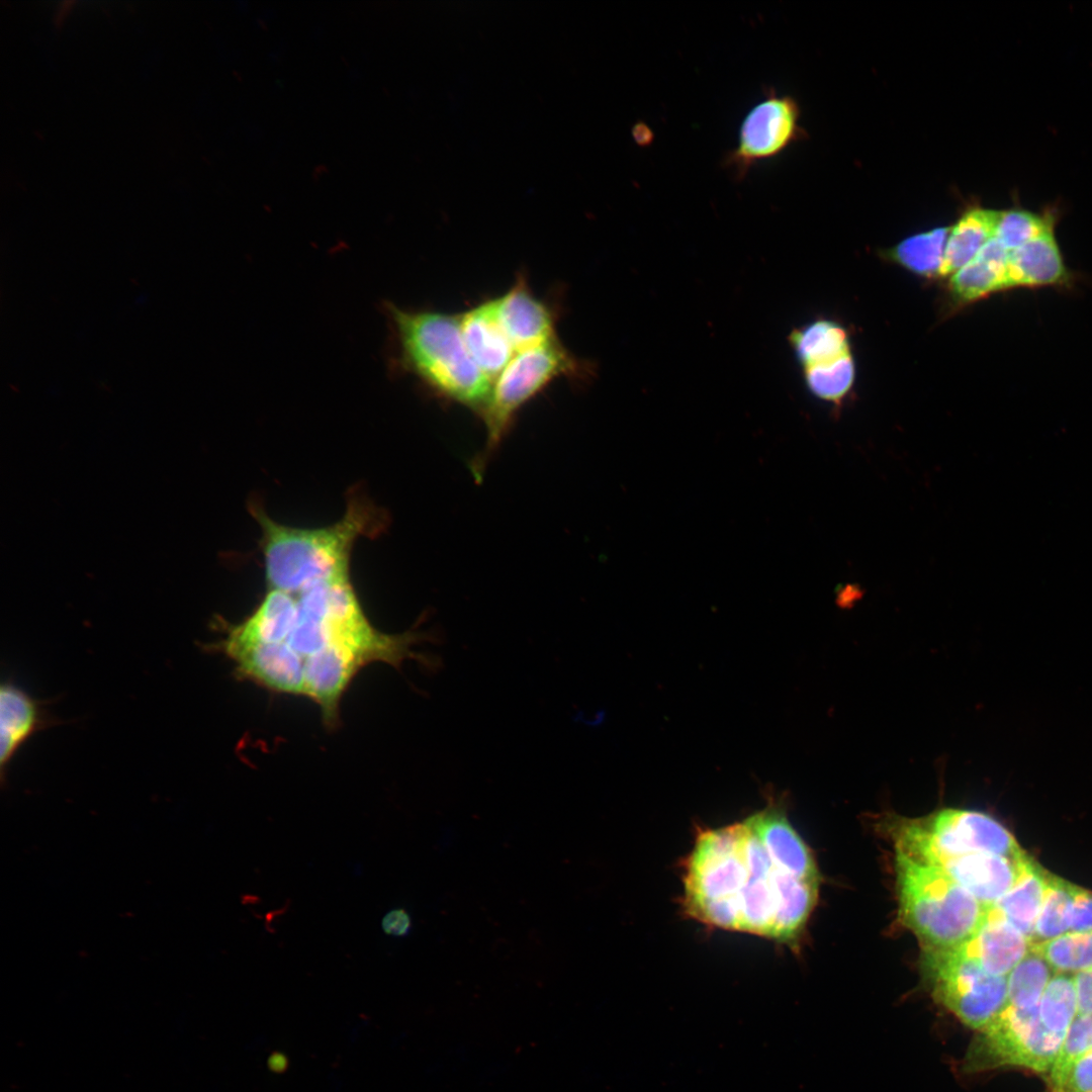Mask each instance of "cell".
I'll use <instances>...</instances> for the list:
<instances>
[{
    "label": "cell",
    "instance_id": "cell-6",
    "mask_svg": "<svg viewBox=\"0 0 1092 1092\" xmlns=\"http://www.w3.org/2000/svg\"><path fill=\"white\" fill-rule=\"evenodd\" d=\"M588 364L574 357L555 338L520 352L494 380L489 399L481 412L486 429L483 449L471 461V471L480 478L521 407L552 380L561 376L582 378Z\"/></svg>",
    "mask_w": 1092,
    "mask_h": 1092
},
{
    "label": "cell",
    "instance_id": "cell-7",
    "mask_svg": "<svg viewBox=\"0 0 1092 1092\" xmlns=\"http://www.w3.org/2000/svg\"><path fill=\"white\" fill-rule=\"evenodd\" d=\"M1065 1035L1048 1029L1038 1005L1004 1009L976 1030L962 1061V1071L976 1074L999 1068H1023L1046 1073L1052 1068Z\"/></svg>",
    "mask_w": 1092,
    "mask_h": 1092
},
{
    "label": "cell",
    "instance_id": "cell-20",
    "mask_svg": "<svg viewBox=\"0 0 1092 1092\" xmlns=\"http://www.w3.org/2000/svg\"><path fill=\"white\" fill-rule=\"evenodd\" d=\"M0 714L3 772L17 749L41 727L43 719L38 704L10 682L3 684L0 689Z\"/></svg>",
    "mask_w": 1092,
    "mask_h": 1092
},
{
    "label": "cell",
    "instance_id": "cell-18",
    "mask_svg": "<svg viewBox=\"0 0 1092 1092\" xmlns=\"http://www.w3.org/2000/svg\"><path fill=\"white\" fill-rule=\"evenodd\" d=\"M1008 255L995 238L991 239L971 262L951 276L949 287L953 297L961 302H972L1008 289Z\"/></svg>",
    "mask_w": 1092,
    "mask_h": 1092
},
{
    "label": "cell",
    "instance_id": "cell-16",
    "mask_svg": "<svg viewBox=\"0 0 1092 1092\" xmlns=\"http://www.w3.org/2000/svg\"><path fill=\"white\" fill-rule=\"evenodd\" d=\"M1031 946L1029 938L990 907L979 929L959 947L986 972L1007 977Z\"/></svg>",
    "mask_w": 1092,
    "mask_h": 1092
},
{
    "label": "cell",
    "instance_id": "cell-10",
    "mask_svg": "<svg viewBox=\"0 0 1092 1092\" xmlns=\"http://www.w3.org/2000/svg\"><path fill=\"white\" fill-rule=\"evenodd\" d=\"M236 663V672L279 693L305 696L304 658L287 642L241 641L225 637L218 647Z\"/></svg>",
    "mask_w": 1092,
    "mask_h": 1092
},
{
    "label": "cell",
    "instance_id": "cell-2",
    "mask_svg": "<svg viewBox=\"0 0 1092 1092\" xmlns=\"http://www.w3.org/2000/svg\"><path fill=\"white\" fill-rule=\"evenodd\" d=\"M251 512L262 529L269 588L292 595L318 583L349 578L350 553L355 541L379 533L384 519L371 503L356 495L349 500L342 519L324 528L279 524L255 505Z\"/></svg>",
    "mask_w": 1092,
    "mask_h": 1092
},
{
    "label": "cell",
    "instance_id": "cell-13",
    "mask_svg": "<svg viewBox=\"0 0 1092 1092\" xmlns=\"http://www.w3.org/2000/svg\"><path fill=\"white\" fill-rule=\"evenodd\" d=\"M495 301L499 323L516 353L556 338L552 309L534 295L524 276Z\"/></svg>",
    "mask_w": 1092,
    "mask_h": 1092
},
{
    "label": "cell",
    "instance_id": "cell-5",
    "mask_svg": "<svg viewBox=\"0 0 1092 1092\" xmlns=\"http://www.w3.org/2000/svg\"><path fill=\"white\" fill-rule=\"evenodd\" d=\"M885 827L896 852L935 868L948 859L976 852L1013 859L1027 855L1000 822L973 810L944 808L919 818L889 815Z\"/></svg>",
    "mask_w": 1092,
    "mask_h": 1092
},
{
    "label": "cell",
    "instance_id": "cell-12",
    "mask_svg": "<svg viewBox=\"0 0 1092 1092\" xmlns=\"http://www.w3.org/2000/svg\"><path fill=\"white\" fill-rule=\"evenodd\" d=\"M364 664L354 650L338 643H330L304 659L305 696L321 706L327 725L338 723L340 699Z\"/></svg>",
    "mask_w": 1092,
    "mask_h": 1092
},
{
    "label": "cell",
    "instance_id": "cell-33",
    "mask_svg": "<svg viewBox=\"0 0 1092 1092\" xmlns=\"http://www.w3.org/2000/svg\"><path fill=\"white\" fill-rule=\"evenodd\" d=\"M1090 1051H1092V1014H1079L1070 1025L1051 1069H1060Z\"/></svg>",
    "mask_w": 1092,
    "mask_h": 1092
},
{
    "label": "cell",
    "instance_id": "cell-31",
    "mask_svg": "<svg viewBox=\"0 0 1092 1092\" xmlns=\"http://www.w3.org/2000/svg\"><path fill=\"white\" fill-rule=\"evenodd\" d=\"M285 642L305 659L330 644L331 633L324 617L313 616L298 607L295 625Z\"/></svg>",
    "mask_w": 1092,
    "mask_h": 1092
},
{
    "label": "cell",
    "instance_id": "cell-21",
    "mask_svg": "<svg viewBox=\"0 0 1092 1092\" xmlns=\"http://www.w3.org/2000/svg\"><path fill=\"white\" fill-rule=\"evenodd\" d=\"M1000 211L972 208L949 230L940 275L954 273L971 262L995 236Z\"/></svg>",
    "mask_w": 1092,
    "mask_h": 1092
},
{
    "label": "cell",
    "instance_id": "cell-34",
    "mask_svg": "<svg viewBox=\"0 0 1092 1092\" xmlns=\"http://www.w3.org/2000/svg\"><path fill=\"white\" fill-rule=\"evenodd\" d=\"M1070 932H1092V892L1077 887L1071 911Z\"/></svg>",
    "mask_w": 1092,
    "mask_h": 1092
},
{
    "label": "cell",
    "instance_id": "cell-14",
    "mask_svg": "<svg viewBox=\"0 0 1092 1092\" xmlns=\"http://www.w3.org/2000/svg\"><path fill=\"white\" fill-rule=\"evenodd\" d=\"M783 872L819 882V873L808 845L793 828L785 809L770 803L744 820Z\"/></svg>",
    "mask_w": 1092,
    "mask_h": 1092
},
{
    "label": "cell",
    "instance_id": "cell-9",
    "mask_svg": "<svg viewBox=\"0 0 1092 1092\" xmlns=\"http://www.w3.org/2000/svg\"><path fill=\"white\" fill-rule=\"evenodd\" d=\"M799 116L793 97L767 90L742 120L736 146L724 156L723 167L735 180L744 179L754 166L776 158L801 136Z\"/></svg>",
    "mask_w": 1092,
    "mask_h": 1092
},
{
    "label": "cell",
    "instance_id": "cell-22",
    "mask_svg": "<svg viewBox=\"0 0 1092 1092\" xmlns=\"http://www.w3.org/2000/svg\"><path fill=\"white\" fill-rule=\"evenodd\" d=\"M1050 873L1032 858L1017 884L993 907L1027 938H1032L1045 896Z\"/></svg>",
    "mask_w": 1092,
    "mask_h": 1092
},
{
    "label": "cell",
    "instance_id": "cell-32",
    "mask_svg": "<svg viewBox=\"0 0 1092 1092\" xmlns=\"http://www.w3.org/2000/svg\"><path fill=\"white\" fill-rule=\"evenodd\" d=\"M1046 1092H1092V1051L1049 1071Z\"/></svg>",
    "mask_w": 1092,
    "mask_h": 1092
},
{
    "label": "cell",
    "instance_id": "cell-35",
    "mask_svg": "<svg viewBox=\"0 0 1092 1092\" xmlns=\"http://www.w3.org/2000/svg\"><path fill=\"white\" fill-rule=\"evenodd\" d=\"M381 929L386 935L404 937L412 929L411 915L403 908L391 909L382 917Z\"/></svg>",
    "mask_w": 1092,
    "mask_h": 1092
},
{
    "label": "cell",
    "instance_id": "cell-28",
    "mask_svg": "<svg viewBox=\"0 0 1092 1092\" xmlns=\"http://www.w3.org/2000/svg\"><path fill=\"white\" fill-rule=\"evenodd\" d=\"M1042 1024L1051 1031L1066 1035L1078 1012L1074 978L1057 974L1049 982L1038 1003Z\"/></svg>",
    "mask_w": 1092,
    "mask_h": 1092
},
{
    "label": "cell",
    "instance_id": "cell-15",
    "mask_svg": "<svg viewBox=\"0 0 1092 1092\" xmlns=\"http://www.w3.org/2000/svg\"><path fill=\"white\" fill-rule=\"evenodd\" d=\"M460 325L470 356L479 369L494 382L516 353L499 323L495 298L483 301L462 313Z\"/></svg>",
    "mask_w": 1092,
    "mask_h": 1092
},
{
    "label": "cell",
    "instance_id": "cell-4",
    "mask_svg": "<svg viewBox=\"0 0 1092 1092\" xmlns=\"http://www.w3.org/2000/svg\"><path fill=\"white\" fill-rule=\"evenodd\" d=\"M899 914L921 948H953L967 942L986 919L989 907L938 868L895 856Z\"/></svg>",
    "mask_w": 1092,
    "mask_h": 1092
},
{
    "label": "cell",
    "instance_id": "cell-19",
    "mask_svg": "<svg viewBox=\"0 0 1092 1092\" xmlns=\"http://www.w3.org/2000/svg\"><path fill=\"white\" fill-rule=\"evenodd\" d=\"M297 614L295 595L270 588L255 612L245 622L232 627L226 636L241 641L285 642Z\"/></svg>",
    "mask_w": 1092,
    "mask_h": 1092
},
{
    "label": "cell",
    "instance_id": "cell-24",
    "mask_svg": "<svg viewBox=\"0 0 1092 1092\" xmlns=\"http://www.w3.org/2000/svg\"><path fill=\"white\" fill-rule=\"evenodd\" d=\"M949 230L936 228L911 236L889 251L888 257L917 275H940Z\"/></svg>",
    "mask_w": 1092,
    "mask_h": 1092
},
{
    "label": "cell",
    "instance_id": "cell-23",
    "mask_svg": "<svg viewBox=\"0 0 1092 1092\" xmlns=\"http://www.w3.org/2000/svg\"><path fill=\"white\" fill-rule=\"evenodd\" d=\"M791 343L805 367L828 363L849 354L847 332L828 320H819L794 331Z\"/></svg>",
    "mask_w": 1092,
    "mask_h": 1092
},
{
    "label": "cell",
    "instance_id": "cell-30",
    "mask_svg": "<svg viewBox=\"0 0 1092 1092\" xmlns=\"http://www.w3.org/2000/svg\"><path fill=\"white\" fill-rule=\"evenodd\" d=\"M1053 230L1051 216L1024 209L1000 211L994 238L1011 252Z\"/></svg>",
    "mask_w": 1092,
    "mask_h": 1092
},
{
    "label": "cell",
    "instance_id": "cell-26",
    "mask_svg": "<svg viewBox=\"0 0 1092 1092\" xmlns=\"http://www.w3.org/2000/svg\"><path fill=\"white\" fill-rule=\"evenodd\" d=\"M1053 972L1043 956L1032 945L1007 976V1004L1015 1007L1038 1005Z\"/></svg>",
    "mask_w": 1092,
    "mask_h": 1092
},
{
    "label": "cell",
    "instance_id": "cell-36",
    "mask_svg": "<svg viewBox=\"0 0 1092 1092\" xmlns=\"http://www.w3.org/2000/svg\"><path fill=\"white\" fill-rule=\"evenodd\" d=\"M1078 1013L1080 1015L1092 1014V969L1078 973L1074 977Z\"/></svg>",
    "mask_w": 1092,
    "mask_h": 1092
},
{
    "label": "cell",
    "instance_id": "cell-29",
    "mask_svg": "<svg viewBox=\"0 0 1092 1092\" xmlns=\"http://www.w3.org/2000/svg\"><path fill=\"white\" fill-rule=\"evenodd\" d=\"M855 367L849 354L824 364L805 367L809 390L818 398L840 404L854 381Z\"/></svg>",
    "mask_w": 1092,
    "mask_h": 1092
},
{
    "label": "cell",
    "instance_id": "cell-25",
    "mask_svg": "<svg viewBox=\"0 0 1092 1092\" xmlns=\"http://www.w3.org/2000/svg\"><path fill=\"white\" fill-rule=\"evenodd\" d=\"M1076 890L1077 886L1050 873L1048 889L1031 938L1032 945L1070 931Z\"/></svg>",
    "mask_w": 1092,
    "mask_h": 1092
},
{
    "label": "cell",
    "instance_id": "cell-1",
    "mask_svg": "<svg viewBox=\"0 0 1092 1092\" xmlns=\"http://www.w3.org/2000/svg\"><path fill=\"white\" fill-rule=\"evenodd\" d=\"M382 307L391 370L410 374L438 396L481 414L493 382L470 356L460 315L403 308L388 301Z\"/></svg>",
    "mask_w": 1092,
    "mask_h": 1092
},
{
    "label": "cell",
    "instance_id": "cell-17",
    "mask_svg": "<svg viewBox=\"0 0 1092 1092\" xmlns=\"http://www.w3.org/2000/svg\"><path fill=\"white\" fill-rule=\"evenodd\" d=\"M1070 281L1071 274L1053 230L1009 252L1008 288L1062 286Z\"/></svg>",
    "mask_w": 1092,
    "mask_h": 1092
},
{
    "label": "cell",
    "instance_id": "cell-27",
    "mask_svg": "<svg viewBox=\"0 0 1092 1092\" xmlns=\"http://www.w3.org/2000/svg\"><path fill=\"white\" fill-rule=\"evenodd\" d=\"M1033 946L1057 974H1078L1092 969V932H1067Z\"/></svg>",
    "mask_w": 1092,
    "mask_h": 1092
},
{
    "label": "cell",
    "instance_id": "cell-11",
    "mask_svg": "<svg viewBox=\"0 0 1092 1092\" xmlns=\"http://www.w3.org/2000/svg\"><path fill=\"white\" fill-rule=\"evenodd\" d=\"M1031 857L1021 859L976 852L942 862L938 869L987 907L1008 893L1024 875Z\"/></svg>",
    "mask_w": 1092,
    "mask_h": 1092
},
{
    "label": "cell",
    "instance_id": "cell-3",
    "mask_svg": "<svg viewBox=\"0 0 1092 1092\" xmlns=\"http://www.w3.org/2000/svg\"><path fill=\"white\" fill-rule=\"evenodd\" d=\"M747 838L744 821L698 832L681 864L686 914L738 931L739 902L753 871Z\"/></svg>",
    "mask_w": 1092,
    "mask_h": 1092
},
{
    "label": "cell",
    "instance_id": "cell-8",
    "mask_svg": "<svg viewBox=\"0 0 1092 1092\" xmlns=\"http://www.w3.org/2000/svg\"><path fill=\"white\" fill-rule=\"evenodd\" d=\"M920 971L931 997L978 1030L1007 1004V977L986 972L960 947L921 948Z\"/></svg>",
    "mask_w": 1092,
    "mask_h": 1092
}]
</instances>
